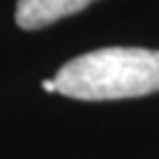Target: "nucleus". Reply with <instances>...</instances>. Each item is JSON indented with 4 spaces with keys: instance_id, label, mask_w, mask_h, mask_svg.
Instances as JSON below:
<instances>
[{
    "instance_id": "7ed1b4c3",
    "label": "nucleus",
    "mask_w": 159,
    "mask_h": 159,
    "mask_svg": "<svg viewBox=\"0 0 159 159\" xmlns=\"http://www.w3.org/2000/svg\"><path fill=\"white\" fill-rule=\"evenodd\" d=\"M42 89H44L47 93H53V91H55V82H53V80H44V82H42Z\"/></svg>"
},
{
    "instance_id": "f03ea898",
    "label": "nucleus",
    "mask_w": 159,
    "mask_h": 159,
    "mask_svg": "<svg viewBox=\"0 0 159 159\" xmlns=\"http://www.w3.org/2000/svg\"><path fill=\"white\" fill-rule=\"evenodd\" d=\"M95 0H18L16 22L20 29L35 31L53 25L55 20L80 13Z\"/></svg>"
},
{
    "instance_id": "f257e3e1",
    "label": "nucleus",
    "mask_w": 159,
    "mask_h": 159,
    "mask_svg": "<svg viewBox=\"0 0 159 159\" xmlns=\"http://www.w3.org/2000/svg\"><path fill=\"white\" fill-rule=\"evenodd\" d=\"M55 91L82 102L142 97L159 91V51L106 47L77 55L57 71Z\"/></svg>"
}]
</instances>
